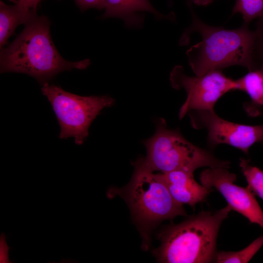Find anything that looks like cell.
Listing matches in <instances>:
<instances>
[{
  "label": "cell",
  "mask_w": 263,
  "mask_h": 263,
  "mask_svg": "<svg viewBox=\"0 0 263 263\" xmlns=\"http://www.w3.org/2000/svg\"><path fill=\"white\" fill-rule=\"evenodd\" d=\"M240 13L244 23L249 25L254 19L263 16V0H236L232 15Z\"/></svg>",
  "instance_id": "obj_16"
},
{
  "label": "cell",
  "mask_w": 263,
  "mask_h": 263,
  "mask_svg": "<svg viewBox=\"0 0 263 263\" xmlns=\"http://www.w3.org/2000/svg\"><path fill=\"white\" fill-rule=\"evenodd\" d=\"M192 21L182 35L181 46L188 45L193 33L201 40L187 51L189 64L195 75L200 76L216 70L239 65L251 71L259 68L253 56L255 35L248 24L235 29L209 25L201 20L188 1Z\"/></svg>",
  "instance_id": "obj_1"
},
{
  "label": "cell",
  "mask_w": 263,
  "mask_h": 263,
  "mask_svg": "<svg viewBox=\"0 0 263 263\" xmlns=\"http://www.w3.org/2000/svg\"><path fill=\"white\" fill-rule=\"evenodd\" d=\"M41 91L50 103L58 122L59 138L73 137L78 145L84 143L89 135L90 126L101 111L114 103L109 96L78 95L48 82L42 84Z\"/></svg>",
  "instance_id": "obj_6"
},
{
  "label": "cell",
  "mask_w": 263,
  "mask_h": 263,
  "mask_svg": "<svg viewBox=\"0 0 263 263\" xmlns=\"http://www.w3.org/2000/svg\"><path fill=\"white\" fill-rule=\"evenodd\" d=\"M15 5L11 6L0 2V47L2 49L16 27L26 24L31 19Z\"/></svg>",
  "instance_id": "obj_13"
},
{
  "label": "cell",
  "mask_w": 263,
  "mask_h": 263,
  "mask_svg": "<svg viewBox=\"0 0 263 263\" xmlns=\"http://www.w3.org/2000/svg\"><path fill=\"white\" fill-rule=\"evenodd\" d=\"M161 174L172 198L182 205H188L194 207L196 204L205 201L213 190L212 188L198 183L193 172L179 170Z\"/></svg>",
  "instance_id": "obj_10"
},
{
  "label": "cell",
  "mask_w": 263,
  "mask_h": 263,
  "mask_svg": "<svg viewBox=\"0 0 263 263\" xmlns=\"http://www.w3.org/2000/svg\"><path fill=\"white\" fill-rule=\"evenodd\" d=\"M262 144L263 145V141L262 142Z\"/></svg>",
  "instance_id": "obj_22"
},
{
  "label": "cell",
  "mask_w": 263,
  "mask_h": 263,
  "mask_svg": "<svg viewBox=\"0 0 263 263\" xmlns=\"http://www.w3.org/2000/svg\"><path fill=\"white\" fill-rule=\"evenodd\" d=\"M75 1L82 10L91 8L105 9L106 6V0H75Z\"/></svg>",
  "instance_id": "obj_19"
},
{
  "label": "cell",
  "mask_w": 263,
  "mask_h": 263,
  "mask_svg": "<svg viewBox=\"0 0 263 263\" xmlns=\"http://www.w3.org/2000/svg\"><path fill=\"white\" fill-rule=\"evenodd\" d=\"M239 165L247 182V187L263 200V170L252 166L250 160L244 158L240 159Z\"/></svg>",
  "instance_id": "obj_15"
},
{
  "label": "cell",
  "mask_w": 263,
  "mask_h": 263,
  "mask_svg": "<svg viewBox=\"0 0 263 263\" xmlns=\"http://www.w3.org/2000/svg\"><path fill=\"white\" fill-rule=\"evenodd\" d=\"M191 125L196 129H205L209 148L227 144L248 154L255 143L263 141V125H247L225 120L214 111H193L188 113Z\"/></svg>",
  "instance_id": "obj_8"
},
{
  "label": "cell",
  "mask_w": 263,
  "mask_h": 263,
  "mask_svg": "<svg viewBox=\"0 0 263 263\" xmlns=\"http://www.w3.org/2000/svg\"><path fill=\"white\" fill-rule=\"evenodd\" d=\"M236 80L238 90L244 92L250 98L251 101L244 105L248 114L253 116L261 114L263 108V67L249 71Z\"/></svg>",
  "instance_id": "obj_12"
},
{
  "label": "cell",
  "mask_w": 263,
  "mask_h": 263,
  "mask_svg": "<svg viewBox=\"0 0 263 263\" xmlns=\"http://www.w3.org/2000/svg\"><path fill=\"white\" fill-rule=\"evenodd\" d=\"M232 210L227 205L215 211H202L159 234L160 245L153 250L159 263H214L216 240L224 220Z\"/></svg>",
  "instance_id": "obj_3"
},
{
  "label": "cell",
  "mask_w": 263,
  "mask_h": 263,
  "mask_svg": "<svg viewBox=\"0 0 263 263\" xmlns=\"http://www.w3.org/2000/svg\"><path fill=\"white\" fill-rule=\"evenodd\" d=\"M25 25L16 39L1 49V73L27 74L42 85L62 71L85 69L90 65L88 59L72 62L60 56L52 40L45 17L37 15Z\"/></svg>",
  "instance_id": "obj_2"
},
{
  "label": "cell",
  "mask_w": 263,
  "mask_h": 263,
  "mask_svg": "<svg viewBox=\"0 0 263 263\" xmlns=\"http://www.w3.org/2000/svg\"><path fill=\"white\" fill-rule=\"evenodd\" d=\"M10 247H8L5 241V237L3 233L0 236V262L11 263L8 258V250Z\"/></svg>",
  "instance_id": "obj_20"
},
{
  "label": "cell",
  "mask_w": 263,
  "mask_h": 263,
  "mask_svg": "<svg viewBox=\"0 0 263 263\" xmlns=\"http://www.w3.org/2000/svg\"><path fill=\"white\" fill-rule=\"evenodd\" d=\"M236 179L235 174L223 167L208 168L200 174L201 184L220 192L232 210L242 214L251 223L263 227V211L255 194L247 187L235 185Z\"/></svg>",
  "instance_id": "obj_9"
},
{
  "label": "cell",
  "mask_w": 263,
  "mask_h": 263,
  "mask_svg": "<svg viewBox=\"0 0 263 263\" xmlns=\"http://www.w3.org/2000/svg\"><path fill=\"white\" fill-rule=\"evenodd\" d=\"M108 195H118L126 201L141 235L144 249L149 248L151 230L160 223L187 215L183 205L171 195L161 173H154L137 161L129 183L120 188H111Z\"/></svg>",
  "instance_id": "obj_4"
},
{
  "label": "cell",
  "mask_w": 263,
  "mask_h": 263,
  "mask_svg": "<svg viewBox=\"0 0 263 263\" xmlns=\"http://www.w3.org/2000/svg\"><path fill=\"white\" fill-rule=\"evenodd\" d=\"M255 38L253 56L258 67H263V16L257 19L254 30Z\"/></svg>",
  "instance_id": "obj_17"
},
{
  "label": "cell",
  "mask_w": 263,
  "mask_h": 263,
  "mask_svg": "<svg viewBox=\"0 0 263 263\" xmlns=\"http://www.w3.org/2000/svg\"><path fill=\"white\" fill-rule=\"evenodd\" d=\"M106 6L103 18H118L122 19L126 26L139 27L143 22V17L139 14L148 12L153 14L158 19L173 20L174 15L166 16L158 12L149 0H106Z\"/></svg>",
  "instance_id": "obj_11"
},
{
  "label": "cell",
  "mask_w": 263,
  "mask_h": 263,
  "mask_svg": "<svg viewBox=\"0 0 263 263\" xmlns=\"http://www.w3.org/2000/svg\"><path fill=\"white\" fill-rule=\"evenodd\" d=\"M143 144L146 155L136 161L153 172L164 173L181 170L194 173L197 169L205 167L228 169L230 163L191 143L178 129H168L161 118L155 122L154 134Z\"/></svg>",
  "instance_id": "obj_5"
},
{
  "label": "cell",
  "mask_w": 263,
  "mask_h": 263,
  "mask_svg": "<svg viewBox=\"0 0 263 263\" xmlns=\"http://www.w3.org/2000/svg\"><path fill=\"white\" fill-rule=\"evenodd\" d=\"M169 79L173 88L183 89L187 94L179 111L180 119L193 111H214L220 98L229 92L238 90L237 80L226 76L221 70L191 76L185 73L182 66L176 65L170 73Z\"/></svg>",
  "instance_id": "obj_7"
},
{
  "label": "cell",
  "mask_w": 263,
  "mask_h": 263,
  "mask_svg": "<svg viewBox=\"0 0 263 263\" xmlns=\"http://www.w3.org/2000/svg\"><path fill=\"white\" fill-rule=\"evenodd\" d=\"M263 245V236H261L241 250L238 251H217L214 263H247Z\"/></svg>",
  "instance_id": "obj_14"
},
{
  "label": "cell",
  "mask_w": 263,
  "mask_h": 263,
  "mask_svg": "<svg viewBox=\"0 0 263 263\" xmlns=\"http://www.w3.org/2000/svg\"><path fill=\"white\" fill-rule=\"evenodd\" d=\"M187 1L193 2L197 5L207 6L213 2L214 0H187Z\"/></svg>",
  "instance_id": "obj_21"
},
{
  "label": "cell",
  "mask_w": 263,
  "mask_h": 263,
  "mask_svg": "<svg viewBox=\"0 0 263 263\" xmlns=\"http://www.w3.org/2000/svg\"><path fill=\"white\" fill-rule=\"evenodd\" d=\"M13 2L15 5L25 16L32 19L37 15V8L38 3L42 0H9Z\"/></svg>",
  "instance_id": "obj_18"
}]
</instances>
